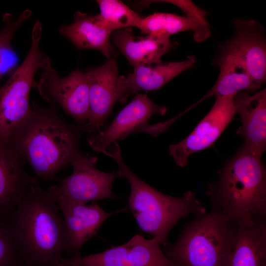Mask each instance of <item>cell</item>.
<instances>
[{"instance_id": "1", "label": "cell", "mask_w": 266, "mask_h": 266, "mask_svg": "<svg viewBox=\"0 0 266 266\" xmlns=\"http://www.w3.org/2000/svg\"><path fill=\"white\" fill-rule=\"evenodd\" d=\"M59 186L38 183L28 188L6 217L20 257L25 266H56L67 244V232L57 203Z\"/></svg>"}, {"instance_id": "2", "label": "cell", "mask_w": 266, "mask_h": 266, "mask_svg": "<svg viewBox=\"0 0 266 266\" xmlns=\"http://www.w3.org/2000/svg\"><path fill=\"white\" fill-rule=\"evenodd\" d=\"M28 116L15 129L6 145L27 162L36 177L53 180L71 166L80 152L79 141L83 127L64 120L57 105L43 107L33 101Z\"/></svg>"}, {"instance_id": "3", "label": "cell", "mask_w": 266, "mask_h": 266, "mask_svg": "<svg viewBox=\"0 0 266 266\" xmlns=\"http://www.w3.org/2000/svg\"><path fill=\"white\" fill-rule=\"evenodd\" d=\"M261 159L242 146L206 192L212 210L236 226L266 220V172Z\"/></svg>"}, {"instance_id": "4", "label": "cell", "mask_w": 266, "mask_h": 266, "mask_svg": "<svg viewBox=\"0 0 266 266\" xmlns=\"http://www.w3.org/2000/svg\"><path fill=\"white\" fill-rule=\"evenodd\" d=\"M116 162L119 176L126 179L131 186L129 207L142 231L162 239L168 245L171 229L189 214L196 216L206 214V208L195 194L188 191L180 198L165 195L140 179L125 164L118 144L104 153Z\"/></svg>"}, {"instance_id": "5", "label": "cell", "mask_w": 266, "mask_h": 266, "mask_svg": "<svg viewBox=\"0 0 266 266\" xmlns=\"http://www.w3.org/2000/svg\"><path fill=\"white\" fill-rule=\"evenodd\" d=\"M238 226L212 210L187 224L163 252L178 266H226Z\"/></svg>"}, {"instance_id": "6", "label": "cell", "mask_w": 266, "mask_h": 266, "mask_svg": "<svg viewBox=\"0 0 266 266\" xmlns=\"http://www.w3.org/2000/svg\"><path fill=\"white\" fill-rule=\"evenodd\" d=\"M42 25L37 21L33 27L31 44L22 63L0 87V141L6 145L15 130L32 110L30 96L35 75L39 69L52 66L50 58L40 49Z\"/></svg>"}, {"instance_id": "7", "label": "cell", "mask_w": 266, "mask_h": 266, "mask_svg": "<svg viewBox=\"0 0 266 266\" xmlns=\"http://www.w3.org/2000/svg\"><path fill=\"white\" fill-rule=\"evenodd\" d=\"M162 239L135 234L126 243L97 254L62 258L56 266H178L160 248Z\"/></svg>"}, {"instance_id": "8", "label": "cell", "mask_w": 266, "mask_h": 266, "mask_svg": "<svg viewBox=\"0 0 266 266\" xmlns=\"http://www.w3.org/2000/svg\"><path fill=\"white\" fill-rule=\"evenodd\" d=\"M40 96L46 101L59 105L64 111L81 127L90 115L89 87L87 75L78 69L60 77L52 67L44 70L34 83Z\"/></svg>"}, {"instance_id": "9", "label": "cell", "mask_w": 266, "mask_h": 266, "mask_svg": "<svg viewBox=\"0 0 266 266\" xmlns=\"http://www.w3.org/2000/svg\"><path fill=\"white\" fill-rule=\"evenodd\" d=\"M97 158L80 152L74 159L72 173L60 181V193L65 198L87 204L90 201L119 198L111 190L118 172H104L96 166Z\"/></svg>"}, {"instance_id": "10", "label": "cell", "mask_w": 266, "mask_h": 266, "mask_svg": "<svg viewBox=\"0 0 266 266\" xmlns=\"http://www.w3.org/2000/svg\"><path fill=\"white\" fill-rule=\"evenodd\" d=\"M89 87L90 115L83 130L89 133L100 131L117 101L125 100L122 75L113 58L103 65L90 67L85 72Z\"/></svg>"}, {"instance_id": "11", "label": "cell", "mask_w": 266, "mask_h": 266, "mask_svg": "<svg viewBox=\"0 0 266 266\" xmlns=\"http://www.w3.org/2000/svg\"><path fill=\"white\" fill-rule=\"evenodd\" d=\"M234 96L216 97L212 108L185 139L169 146L176 165L185 166L192 154L211 146L233 120Z\"/></svg>"}, {"instance_id": "12", "label": "cell", "mask_w": 266, "mask_h": 266, "mask_svg": "<svg viewBox=\"0 0 266 266\" xmlns=\"http://www.w3.org/2000/svg\"><path fill=\"white\" fill-rule=\"evenodd\" d=\"M164 106L153 102L146 94H137L117 114L104 130L96 133L87 139L91 147L102 153L105 149L136 132L146 133L148 121L154 114L164 115Z\"/></svg>"}, {"instance_id": "13", "label": "cell", "mask_w": 266, "mask_h": 266, "mask_svg": "<svg viewBox=\"0 0 266 266\" xmlns=\"http://www.w3.org/2000/svg\"><path fill=\"white\" fill-rule=\"evenodd\" d=\"M57 203L64 216L67 232L66 251L72 257L80 256L83 245L96 236L103 223L111 216L125 209L108 212L93 202L90 205L69 200L60 194Z\"/></svg>"}, {"instance_id": "14", "label": "cell", "mask_w": 266, "mask_h": 266, "mask_svg": "<svg viewBox=\"0 0 266 266\" xmlns=\"http://www.w3.org/2000/svg\"><path fill=\"white\" fill-rule=\"evenodd\" d=\"M235 33L225 42L244 65L259 89L266 79V38L264 27L254 20L235 19Z\"/></svg>"}, {"instance_id": "15", "label": "cell", "mask_w": 266, "mask_h": 266, "mask_svg": "<svg viewBox=\"0 0 266 266\" xmlns=\"http://www.w3.org/2000/svg\"><path fill=\"white\" fill-rule=\"evenodd\" d=\"M233 101L242 123L236 133L244 139L242 146L261 158L266 149V89L253 95L240 91Z\"/></svg>"}, {"instance_id": "16", "label": "cell", "mask_w": 266, "mask_h": 266, "mask_svg": "<svg viewBox=\"0 0 266 266\" xmlns=\"http://www.w3.org/2000/svg\"><path fill=\"white\" fill-rule=\"evenodd\" d=\"M25 160L0 141V216L7 217L19 205L28 188L38 183L25 170Z\"/></svg>"}, {"instance_id": "17", "label": "cell", "mask_w": 266, "mask_h": 266, "mask_svg": "<svg viewBox=\"0 0 266 266\" xmlns=\"http://www.w3.org/2000/svg\"><path fill=\"white\" fill-rule=\"evenodd\" d=\"M110 38L133 67L161 63L162 57L175 45L170 36H134L132 28L115 31Z\"/></svg>"}, {"instance_id": "18", "label": "cell", "mask_w": 266, "mask_h": 266, "mask_svg": "<svg viewBox=\"0 0 266 266\" xmlns=\"http://www.w3.org/2000/svg\"><path fill=\"white\" fill-rule=\"evenodd\" d=\"M73 17V23L59 27L61 34L69 39L79 50L96 49L107 59L113 58L114 47L110 41L113 31L105 26L98 14L76 11Z\"/></svg>"}, {"instance_id": "19", "label": "cell", "mask_w": 266, "mask_h": 266, "mask_svg": "<svg viewBox=\"0 0 266 266\" xmlns=\"http://www.w3.org/2000/svg\"><path fill=\"white\" fill-rule=\"evenodd\" d=\"M196 58L189 56L185 60L164 64L135 66L133 72L122 76L125 99L139 91H155L183 71L192 68Z\"/></svg>"}, {"instance_id": "20", "label": "cell", "mask_w": 266, "mask_h": 266, "mask_svg": "<svg viewBox=\"0 0 266 266\" xmlns=\"http://www.w3.org/2000/svg\"><path fill=\"white\" fill-rule=\"evenodd\" d=\"M226 266H266V220L237 227Z\"/></svg>"}, {"instance_id": "21", "label": "cell", "mask_w": 266, "mask_h": 266, "mask_svg": "<svg viewBox=\"0 0 266 266\" xmlns=\"http://www.w3.org/2000/svg\"><path fill=\"white\" fill-rule=\"evenodd\" d=\"M219 50L216 60L220 68L218 78L213 87L197 104L212 96H234L242 91L253 92L258 90L241 60L225 43Z\"/></svg>"}, {"instance_id": "22", "label": "cell", "mask_w": 266, "mask_h": 266, "mask_svg": "<svg viewBox=\"0 0 266 266\" xmlns=\"http://www.w3.org/2000/svg\"><path fill=\"white\" fill-rule=\"evenodd\" d=\"M142 33L153 36H167L184 31L194 33V38L202 42L210 35L209 26L188 16L157 12L143 17L137 27Z\"/></svg>"}, {"instance_id": "23", "label": "cell", "mask_w": 266, "mask_h": 266, "mask_svg": "<svg viewBox=\"0 0 266 266\" xmlns=\"http://www.w3.org/2000/svg\"><path fill=\"white\" fill-rule=\"evenodd\" d=\"M100 10V18L113 32L125 28L136 27L142 17L119 0H97Z\"/></svg>"}, {"instance_id": "24", "label": "cell", "mask_w": 266, "mask_h": 266, "mask_svg": "<svg viewBox=\"0 0 266 266\" xmlns=\"http://www.w3.org/2000/svg\"><path fill=\"white\" fill-rule=\"evenodd\" d=\"M6 217L0 216V266H22Z\"/></svg>"}, {"instance_id": "25", "label": "cell", "mask_w": 266, "mask_h": 266, "mask_svg": "<svg viewBox=\"0 0 266 266\" xmlns=\"http://www.w3.org/2000/svg\"><path fill=\"white\" fill-rule=\"evenodd\" d=\"M32 14L30 9H26L15 20L10 13H5L2 18L4 26L0 32V66L1 53L4 50L9 49L11 43L16 31L19 27ZM1 73L0 71V78Z\"/></svg>"}, {"instance_id": "26", "label": "cell", "mask_w": 266, "mask_h": 266, "mask_svg": "<svg viewBox=\"0 0 266 266\" xmlns=\"http://www.w3.org/2000/svg\"><path fill=\"white\" fill-rule=\"evenodd\" d=\"M172 3L179 7L186 14V16L197 19L203 24L209 26L206 20V13L199 8L191 1L188 0H153Z\"/></svg>"}]
</instances>
